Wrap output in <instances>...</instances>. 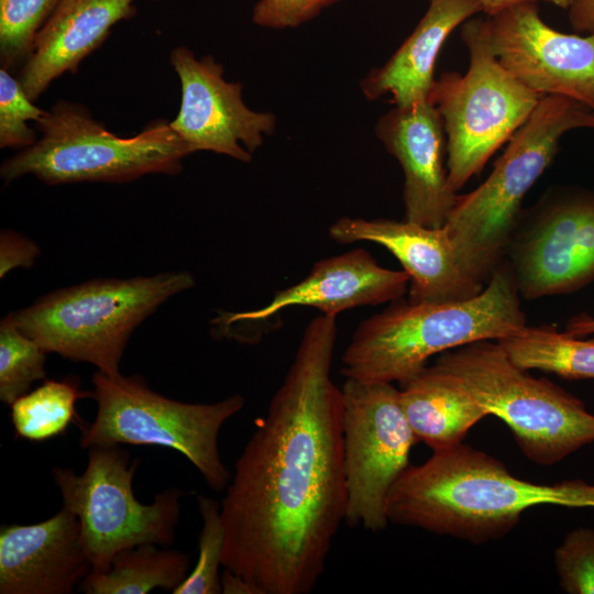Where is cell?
Returning <instances> with one entry per match:
<instances>
[{"label": "cell", "instance_id": "cell-14", "mask_svg": "<svg viewBox=\"0 0 594 594\" xmlns=\"http://www.w3.org/2000/svg\"><path fill=\"white\" fill-rule=\"evenodd\" d=\"M180 81L182 101L170 128L193 154L210 151L248 163L276 127V117L256 111L243 99V85L228 81L212 56L196 57L185 46L170 52Z\"/></svg>", "mask_w": 594, "mask_h": 594}, {"label": "cell", "instance_id": "cell-31", "mask_svg": "<svg viewBox=\"0 0 594 594\" xmlns=\"http://www.w3.org/2000/svg\"><path fill=\"white\" fill-rule=\"evenodd\" d=\"M40 248L24 235L4 230L0 237V276H6L11 270L33 265L40 255Z\"/></svg>", "mask_w": 594, "mask_h": 594}, {"label": "cell", "instance_id": "cell-35", "mask_svg": "<svg viewBox=\"0 0 594 594\" xmlns=\"http://www.w3.org/2000/svg\"><path fill=\"white\" fill-rule=\"evenodd\" d=\"M482 7V12L486 15H494L515 4L530 0H477ZM539 1V0H538Z\"/></svg>", "mask_w": 594, "mask_h": 594}, {"label": "cell", "instance_id": "cell-8", "mask_svg": "<svg viewBox=\"0 0 594 594\" xmlns=\"http://www.w3.org/2000/svg\"><path fill=\"white\" fill-rule=\"evenodd\" d=\"M95 419L79 422L81 449L92 446H158L182 453L213 491L228 486L231 473L222 462L219 433L245 406L240 394L210 404L184 403L152 391L140 375L114 376L100 371L91 378Z\"/></svg>", "mask_w": 594, "mask_h": 594}, {"label": "cell", "instance_id": "cell-11", "mask_svg": "<svg viewBox=\"0 0 594 594\" xmlns=\"http://www.w3.org/2000/svg\"><path fill=\"white\" fill-rule=\"evenodd\" d=\"M343 455L346 481V526L377 532L389 524V493L409 466L418 441L393 383L345 378Z\"/></svg>", "mask_w": 594, "mask_h": 594}, {"label": "cell", "instance_id": "cell-3", "mask_svg": "<svg viewBox=\"0 0 594 594\" xmlns=\"http://www.w3.org/2000/svg\"><path fill=\"white\" fill-rule=\"evenodd\" d=\"M526 323L507 263L476 296L450 302L394 301L363 320L342 355L345 378L397 382L420 373L430 358L482 340H499Z\"/></svg>", "mask_w": 594, "mask_h": 594}, {"label": "cell", "instance_id": "cell-18", "mask_svg": "<svg viewBox=\"0 0 594 594\" xmlns=\"http://www.w3.org/2000/svg\"><path fill=\"white\" fill-rule=\"evenodd\" d=\"M408 286L409 275L404 270L385 268L366 250L356 248L317 261L306 277L276 292L265 306L228 314L223 321H262L296 306L337 317L348 309L397 301Z\"/></svg>", "mask_w": 594, "mask_h": 594}, {"label": "cell", "instance_id": "cell-4", "mask_svg": "<svg viewBox=\"0 0 594 594\" xmlns=\"http://www.w3.org/2000/svg\"><path fill=\"white\" fill-rule=\"evenodd\" d=\"M594 129V111L566 97L543 96L508 141L490 176L458 195L443 228L466 273L486 285L503 263L525 195L551 164L562 136Z\"/></svg>", "mask_w": 594, "mask_h": 594}, {"label": "cell", "instance_id": "cell-16", "mask_svg": "<svg viewBox=\"0 0 594 594\" xmlns=\"http://www.w3.org/2000/svg\"><path fill=\"white\" fill-rule=\"evenodd\" d=\"M375 134L403 169L405 219L443 227L458 194L448 182L446 133L436 107L429 99L394 106L377 120Z\"/></svg>", "mask_w": 594, "mask_h": 594}, {"label": "cell", "instance_id": "cell-25", "mask_svg": "<svg viewBox=\"0 0 594 594\" xmlns=\"http://www.w3.org/2000/svg\"><path fill=\"white\" fill-rule=\"evenodd\" d=\"M45 354L6 316L0 324V399L11 406L28 394L32 384L45 378Z\"/></svg>", "mask_w": 594, "mask_h": 594}, {"label": "cell", "instance_id": "cell-17", "mask_svg": "<svg viewBox=\"0 0 594 594\" xmlns=\"http://www.w3.org/2000/svg\"><path fill=\"white\" fill-rule=\"evenodd\" d=\"M91 570L79 520L64 506L41 522L0 528L1 594H70Z\"/></svg>", "mask_w": 594, "mask_h": 594}, {"label": "cell", "instance_id": "cell-15", "mask_svg": "<svg viewBox=\"0 0 594 594\" xmlns=\"http://www.w3.org/2000/svg\"><path fill=\"white\" fill-rule=\"evenodd\" d=\"M328 232L340 244L366 241L386 248L409 275V302L465 300L485 287L466 273L443 227L430 228L406 219L341 217Z\"/></svg>", "mask_w": 594, "mask_h": 594}, {"label": "cell", "instance_id": "cell-9", "mask_svg": "<svg viewBox=\"0 0 594 594\" xmlns=\"http://www.w3.org/2000/svg\"><path fill=\"white\" fill-rule=\"evenodd\" d=\"M461 38L470 56L466 73H442L428 96L443 122L446 168L454 193L508 143L543 97L502 66L490 45L483 18L466 20Z\"/></svg>", "mask_w": 594, "mask_h": 594}, {"label": "cell", "instance_id": "cell-32", "mask_svg": "<svg viewBox=\"0 0 594 594\" xmlns=\"http://www.w3.org/2000/svg\"><path fill=\"white\" fill-rule=\"evenodd\" d=\"M571 26L581 33H594V0H573L568 9Z\"/></svg>", "mask_w": 594, "mask_h": 594}, {"label": "cell", "instance_id": "cell-29", "mask_svg": "<svg viewBox=\"0 0 594 594\" xmlns=\"http://www.w3.org/2000/svg\"><path fill=\"white\" fill-rule=\"evenodd\" d=\"M560 587L569 594H594V528L578 527L554 551Z\"/></svg>", "mask_w": 594, "mask_h": 594}, {"label": "cell", "instance_id": "cell-7", "mask_svg": "<svg viewBox=\"0 0 594 594\" xmlns=\"http://www.w3.org/2000/svg\"><path fill=\"white\" fill-rule=\"evenodd\" d=\"M432 365L503 420L534 463L553 465L594 442V414L584 403L516 366L496 340L446 351Z\"/></svg>", "mask_w": 594, "mask_h": 594}, {"label": "cell", "instance_id": "cell-28", "mask_svg": "<svg viewBox=\"0 0 594 594\" xmlns=\"http://www.w3.org/2000/svg\"><path fill=\"white\" fill-rule=\"evenodd\" d=\"M25 94L18 78L3 67L0 69V147L24 150L38 139L29 121H38L46 112L36 107Z\"/></svg>", "mask_w": 594, "mask_h": 594}, {"label": "cell", "instance_id": "cell-33", "mask_svg": "<svg viewBox=\"0 0 594 594\" xmlns=\"http://www.w3.org/2000/svg\"><path fill=\"white\" fill-rule=\"evenodd\" d=\"M221 591L223 594H260L243 576L226 568L221 572Z\"/></svg>", "mask_w": 594, "mask_h": 594}, {"label": "cell", "instance_id": "cell-30", "mask_svg": "<svg viewBox=\"0 0 594 594\" xmlns=\"http://www.w3.org/2000/svg\"><path fill=\"white\" fill-rule=\"evenodd\" d=\"M338 1L340 0H257L252 11V21L266 29H293L312 20Z\"/></svg>", "mask_w": 594, "mask_h": 594}, {"label": "cell", "instance_id": "cell-34", "mask_svg": "<svg viewBox=\"0 0 594 594\" xmlns=\"http://www.w3.org/2000/svg\"><path fill=\"white\" fill-rule=\"evenodd\" d=\"M565 332L573 337H584L594 333V318L587 315H578L566 324Z\"/></svg>", "mask_w": 594, "mask_h": 594}, {"label": "cell", "instance_id": "cell-12", "mask_svg": "<svg viewBox=\"0 0 594 594\" xmlns=\"http://www.w3.org/2000/svg\"><path fill=\"white\" fill-rule=\"evenodd\" d=\"M506 254L525 298L568 294L590 284L594 280V191L549 193L515 229Z\"/></svg>", "mask_w": 594, "mask_h": 594}, {"label": "cell", "instance_id": "cell-22", "mask_svg": "<svg viewBox=\"0 0 594 594\" xmlns=\"http://www.w3.org/2000/svg\"><path fill=\"white\" fill-rule=\"evenodd\" d=\"M190 561V553L146 542L119 551L108 570H91L78 588L86 594L173 592L187 578Z\"/></svg>", "mask_w": 594, "mask_h": 594}, {"label": "cell", "instance_id": "cell-36", "mask_svg": "<svg viewBox=\"0 0 594 594\" xmlns=\"http://www.w3.org/2000/svg\"><path fill=\"white\" fill-rule=\"evenodd\" d=\"M562 9H569L573 0H543Z\"/></svg>", "mask_w": 594, "mask_h": 594}, {"label": "cell", "instance_id": "cell-23", "mask_svg": "<svg viewBox=\"0 0 594 594\" xmlns=\"http://www.w3.org/2000/svg\"><path fill=\"white\" fill-rule=\"evenodd\" d=\"M497 342L520 369L544 371L566 380H594V339L582 340L547 326H525Z\"/></svg>", "mask_w": 594, "mask_h": 594}, {"label": "cell", "instance_id": "cell-26", "mask_svg": "<svg viewBox=\"0 0 594 594\" xmlns=\"http://www.w3.org/2000/svg\"><path fill=\"white\" fill-rule=\"evenodd\" d=\"M61 0H0L1 67L13 70L26 61L40 29Z\"/></svg>", "mask_w": 594, "mask_h": 594}, {"label": "cell", "instance_id": "cell-2", "mask_svg": "<svg viewBox=\"0 0 594 594\" xmlns=\"http://www.w3.org/2000/svg\"><path fill=\"white\" fill-rule=\"evenodd\" d=\"M539 505L594 508V483L528 482L497 459L459 443L409 465L389 493L386 514L392 524L480 544L504 537L524 512Z\"/></svg>", "mask_w": 594, "mask_h": 594}, {"label": "cell", "instance_id": "cell-1", "mask_svg": "<svg viewBox=\"0 0 594 594\" xmlns=\"http://www.w3.org/2000/svg\"><path fill=\"white\" fill-rule=\"evenodd\" d=\"M337 317L305 328L221 501L222 566L260 594H309L345 518L342 391L331 367Z\"/></svg>", "mask_w": 594, "mask_h": 594}, {"label": "cell", "instance_id": "cell-6", "mask_svg": "<svg viewBox=\"0 0 594 594\" xmlns=\"http://www.w3.org/2000/svg\"><path fill=\"white\" fill-rule=\"evenodd\" d=\"M30 147L0 168L9 183L33 175L47 185L125 183L148 174L176 175L193 152L166 119H156L133 136L108 131L81 103L58 100L35 122Z\"/></svg>", "mask_w": 594, "mask_h": 594}, {"label": "cell", "instance_id": "cell-5", "mask_svg": "<svg viewBox=\"0 0 594 594\" xmlns=\"http://www.w3.org/2000/svg\"><path fill=\"white\" fill-rule=\"evenodd\" d=\"M194 285L188 272L94 279L50 293L8 317L46 353L90 363L114 376L134 329Z\"/></svg>", "mask_w": 594, "mask_h": 594}, {"label": "cell", "instance_id": "cell-21", "mask_svg": "<svg viewBox=\"0 0 594 594\" xmlns=\"http://www.w3.org/2000/svg\"><path fill=\"white\" fill-rule=\"evenodd\" d=\"M400 403L415 437L433 452L462 443L469 430L488 416L457 381L435 365H427L402 384Z\"/></svg>", "mask_w": 594, "mask_h": 594}, {"label": "cell", "instance_id": "cell-24", "mask_svg": "<svg viewBox=\"0 0 594 594\" xmlns=\"http://www.w3.org/2000/svg\"><path fill=\"white\" fill-rule=\"evenodd\" d=\"M86 397H91V392L80 391L74 377L45 380L11 405L15 437L43 442L64 435L70 424L82 421L77 414L76 403Z\"/></svg>", "mask_w": 594, "mask_h": 594}, {"label": "cell", "instance_id": "cell-20", "mask_svg": "<svg viewBox=\"0 0 594 594\" xmlns=\"http://www.w3.org/2000/svg\"><path fill=\"white\" fill-rule=\"evenodd\" d=\"M479 12L482 7L477 0H430L398 50L360 81L363 96L370 101L387 96L394 106L428 99L443 43L457 26Z\"/></svg>", "mask_w": 594, "mask_h": 594}, {"label": "cell", "instance_id": "cell-10", "mask_svg": "<svg viewBox=\"0 0 594 594\" xmlns=\"http://www.w3.org/2000/svg\"><path fill=\"white\" fill-rule=\"evenodd\" d=\"M113 446H92L81 474L55 466L52 477L59 488L63 506L76 515L81 540L92 571L109 569L121 550L153 542L172 546L180 519L185 492L170 487L142 504L132 483L140 459L130 461L129 451Z\"/></svg>", "mask_w": 594, "mask_h": 594}, {"label": "cell", "instance_id": "cell-19", "mask_svg": "<svg viewBox=\"0 0 594 594\" xmlns=\"http://www.w3.org/2000/svg\"><path fill=\"white\" fill-rule=\"evenodd\" d=\"M134 0H61L37 32L16 77L35 101L65 73L75 74L121 20L135 14Z\"/></svg>", "mask_w": 594, "mask_h": 594}, {"label": "cell", "instance_id": "cell-13", "mask_svg": "<svg viewBox=\"0 0 594 594\" xmlns=\"http://www.w3.org/2000/svg\"><path fill=\"white\" fill-rule=\"evenodd\" d=\"M502 66L541 96L573 99L594 111V33L566 34L540 18L538 0L483 18Z\"/></svg>", "mask_w": 594, "mask_h": 594}, {"label": "cell", "instance_id": "cell-27", "mask_svg": "<svg viewBox=\"0 0 594 594\" xmlns=\"http://www.w3.org/2000/svg\"><path fill=\"white\" fill-rule=\"evenodd\" d=\"M202 528L198 539V560L184 582L173 594H220L224 527L221 502L209 496H197Z\"/></svg>", "mask_w": 594, "mask_h": 594}]
</instances>
